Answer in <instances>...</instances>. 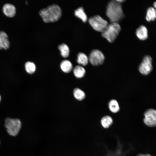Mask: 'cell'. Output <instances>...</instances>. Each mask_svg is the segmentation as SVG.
Masks as SVG:
<instances>
[{
  "label": "cell",
  "mask_w": 156,
  "mask_h": 156,
  "mask_svg": "<svg viewBox=\"0 0 156 156\" xmlns=\"http://www.w3.org/2000/svg\"><path fill=\"white\" fill-rule=\"evenodd\" d=\"M39 14L43 21L46 23L57 21L62 16V10L57 5L53 4L39 12Z\"/></svg>",
  "instance_id": "obj_1"
},
{
  "label": "cell",
  "mask_w": 156,
  "mask_h": 156,
  "mask_svg": "<svg viewBox=\"0 0 156 156\" xmlns=\"http://www.w3.org/2000/svg\"><path fill=\"white\" fill-rule=\"evenodd\" d=\"M106 14L112 23H117L124 16L120 3L116 0L111 1L108 3Z\"/></svg>",
  "instance_id": "obj_2"
},
{
  "label": "cell",
  "mask_w": 156,
  "mask_h": 156,
  "mask_svg": "<svg viewBox=\"0 0 156 156\" xmlns=\"http://www.w3.org/2000/svg\"><path fill=\"white\" fill-rule=\"evenodd\" d=\"M121 30V27L117 23H112L108 24L101 32L102 36L110 42H113L118 36Z\"/></svg>",
  "instance_id": "obj_3"
},
{
  "label": "cell",
  "mask_w": 156,
  "mask_h": 156,
  "mask_svg": "<svg viewBox=\"0 0 156 156\" xmlns=\"http://www.w3.org/2000/svg\"><path fill=\"white\" fill-rule=\"evenodd\" d=\"M4 125L7 132L10 135L16 136L19 132L21 123L18 119L8 118L5 120Z\"/></svg>",
  "instance_id": "obj_4"
},
{
  "label": "cell",
  "mask_w": 156,
  "mask_h": 156,
  "mask_svg": "<svg viewBox=\"0 0 156 156\" xmlns=\"http://www.w3.org/2000/svg\"><path fill=\"white\" fill-rule=\"evenodd\" d=\"M88 21L95 30L101 32L104 30L108 24L106 20L99 15L90 17L88 19Z\"/></svg>",
  "instance_id": "obj_5"
},
{
  "label": "cell",
  "mask_w": 156,
  "mask_h": 156,
  "mask_svg": "<svg viewBox=\"0 0 156 156\" xmlns=\"http://www.w3.org/2000/svg\"><path fill=\"white\" fill-rule=\"evenodd\" d=\"M105 59L104 56L102 53L98 49L92 50L89 56L88 60L93 66H98L102 64Z\"/></svg>",
  "instance_id": "obj_6"
},
{
  "label": "cell",
  "mask_w": 156,
  "mask_h": 156,
  "mask_svg": "<svg viewBox=\"0 0 156 156\" xmlns=\"http://www.w3.org/2000/svg\"><path fill=\"white\" fill-rule=\"evenodd\" d=\"M143 121L144 124L149 127H154L156 126V111L153 109H149L144 113Z\"/></svg>",
  "instance_id": "obj_7"
},
{
  "label": "cell",
  "mask_w": 156,
  "mask_h": 156,
  "mask_svg": "<svg viewBox=\"0 0 156 156\" xmlns=\"http://www.w3.org/2000/svg\"><path fill=\"white\" fill-rule=\"evenodd\" d=\"M152 61V58L150 56L144 57L139 67V70L142 74L146 75L151 71L153 69Z\"/></svg>",
  "instance_id": "obj_8"
},
{
  "label": "cell",
  "mask_w": 156,
  "mask_h": 156,
  "mask_svg": "<svg viewBox=\"0 0 156 156\" xmlns=\"http://www.w3.org/2000/svg\"><path fill=\"white\" fill-rule=\"evenodd\" d=\"M10 44L7 34L4 31H0V50H6L10 47Z\"/></svg>",
  "instance_id": "obj_9"
},
{
  "label": "cell",
  "mask_w": 156,
  "mask_h": 156,
  "mask_svg": "<svg viewBox=\"0 0 156 156\" xmlns=\"http://www.w3.org/2000/svg\"><path fill=\"white\" fill-rule=\"evenodd\" d=\"M3 11L7 16L12 18L15 16L16 13V9L12 4L10 3L5 4L3 7Z\"/></svg>",
  "instance_id": "obj_10"
},
{
  "label": "cell",
  "mask_w": 156,
  "mask_h": 156,
  "mask_svg": "<svg viewBox=\"0 0 156 156\" xmlns=\"http://www.w3.org/2000/svg\"><path fill=\"white\" fill-rule=\"evenodd\" d=\"M136 34L139 39L142 40H144L148 37L147 29L145 26L141 25L136 29Z\"/></svg>",
  "instance_id": "obj_11"
},
{
  "label": "cell",
  "mask_w": 156,
  "mask_h": 156,
  "mask_svg": "<svg viewBox=\"0 0 156 156\" xmlns=\"http://www.w3.org/2000/svg\"><path fill=\"white\" fill-rule=\"evenodd\" d=\"M113 120L110 116L107 115L103 116L101 120V124L104 129H107L113 123Z\"/></svg>",
  "instance_id": "obj_12"
},
{
  "label": "cell",
  "mask_w": 156,
  "mask_h": 156,
  "mask_svg": "<svg viewBox=\"0 0 156 156\" xmlns=\"http://www.w3.org/2000/svg\"><path fill=\"white\" fill-rule=\"evenodd\" d=\"M60 67L62 71L66 73L70 72L72 69V64L68 60H64L61 63Z\"/></svg>",
  "instance_id": "obj_13"
},
{
  "label": "cell",
  "mask_w": 156,
  "mask_h": 156,
  "mask_svg": "<svg viewBox=\"0 0 156 156\" xmlns=\"http://www.w3.org/2000/svg\"><path fill=\"white\" fill-rule=\"evenodd\" d=\"M75 16L82 20L83 22H86L87 20V17L82 7H81L76 10L74 12Z\"/></svg>",
  "instance_id": "obj_14"
},
{
  "label": "cell",
  "mask_w": 156,
  "mask_h": 156,
  "mask_svg": "<svg viewBox=\"0 0 156 156\" xmlns=\"http://www.w3.org/2000/svg\"><path fill=\"white\" fill-rule=\"evenodd\" d=\"M86 70L84 68L80 65L75 67L73 69V73L75 76L78 78L83 77L85 73Z\"/></svg>",
  "instance_id": "obj_15"
},
{
  "label": "cell",
  "mask_w": 156,
  "mask_h": 156,
  "mask_svg": "<svg viewBox=\"0 0 156 156\" xmlns=\"http://www.w3.org/2000/svg\"><path fill=\"white\" fill-rule=\"evenodd\" d=\"M156 11L155 9L152 7L149 8L147 11L146 16V20L148 22L154 21L156 18Z\"/></svg>",
  "instance_id": "obj_16"
},
{
  "label": "cell",
  "mask_w": 156,
  "mask_h": 156,
  "mask_svg": "<svg viewBox=\"0 0 156 156\" xmlns=\"http://www.w3.org/2000/svg\"><path fill=\"white\" fill-rule=\"evenodd\" d=\"M77 60L79 64L86 66L88 64V58L84 53L80 52L78 54Z\"/></svg>",
  "instance_id": "obj_17"
},
{
  "label": "cell",
  "mask_w": 156,
  "mask_h": 156,
  "mask_svg": "<svg viewBox=\"0 0 156 156\" xmlns=\"http://www.w3.org/2000/svg\"><path fill=\"white\" fill-rule=\"evenodd\" d=\"M58 48L62 57L66 58L68 56L70 50L68 46L66 44L62 43L58 46Z\"/></svg>",
  "instance_id": "obj_18"
},
{
  "label": "cell",
  "mask_w": 156,
  "mask_h": 156,
  "mask_svg": "<svg viewBox=\"0 0 156 156\" xmlns=\"http://www.w3.org/2000/svg\"><path fill=\"white\" fill-rule=\"evenodd\" d=\"M108 105L110 110L113 113H116L119 110L120 108L118 104L115 100H111L109 103Z\"/></svg>",
  "instance_id": "obj_19"
},
{
  "label": "cell",
  "mask_w": 156,
  "mask_h": 156,
  "mask_svg": "<svg viewBox=\"0 0 156 156\" xmlns=\"http://www.w3.org/2000/svg\"><path fill=\"white\" fill-rule=\"evenodd\" d=\"M73 95L76 99L79 101L83 100L85 97L84 92L78 88H76L74 90Z\"/></svg>",
  "instance_id": "obj_20"
},
{
  "label": "cell",
  "mask_w": 156,
  "mask_h": 156,
  "mask_svg": "<svg viewBox=\"0 0 156 156\" xmlns=\"http://www.w3.org/2000/svg\"><path fill=\"white\" fill-rule=\"evenodd\" d=\"M25 68L26 71L30 74L34 73L36 69V66L35 64L30 62H28L25 63Z\"/></svg>",
  "instance_id": "obj_21"
},
{
  "label": "cell",
  "mask_w": 156,
  "mask_h": 156,
  "mask_svg": "<svg viewBox=\"0 0 156 156\" xmlns=\"http://www.w3.org/2000/svg\"><path fill=\"white\" fill-rule=\"evenodd\" d=\"M136 156H154L148 153H139Z\"/></svg>",
  "instance_id": "obj_22"
},
{
  "label": "cell",
  "mask_w": 156,
  "mask_h": 156,
  "mask_svg": "<svg viewBox=\"0 0 156 156\" xmlns=\"http://www.w3.org/2000/svg\"><path fill=\"white\" fill-rule=\"evenodd\" d=\"M119 3H121L123 2L124 1H125V0H116Z\"/></svg>",
  "instance_id": "obj_23"
},
{
  "label": "cell",
  "mask_w": 156,
  "mask_h": 156,
  "mask_svg": "<svg viewBox=\"0 0 156 156\" xmlns=\"http://www.w3.org/2000/svg\"><path fill=\"white\" fill-rule=\"evenodd\" d=\"M153 6H154V7L155 8H156V2H155L154 3H153Z\"/></svg>",
  "instance_id": "obj_24"
},
{
  "label": "cell",
  "mask_w": 156,
  "mask_h": 156,
  "mask_svg": "<svg viewBox=\"0 0 156 156\" xmlns=\"http://www.w3.org/2000/svg\"><path fill=\"white\" fill-rule=\"evenodd\" d=\"M1 96L0 95V102L1 101Z\"/></svg>",
  "instance_id": "obj_25"
}]
</instances>
